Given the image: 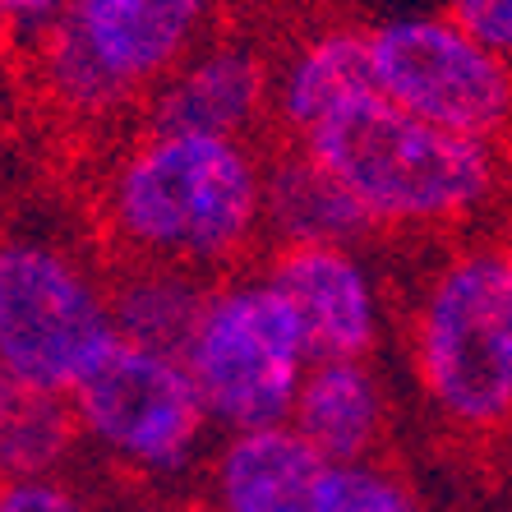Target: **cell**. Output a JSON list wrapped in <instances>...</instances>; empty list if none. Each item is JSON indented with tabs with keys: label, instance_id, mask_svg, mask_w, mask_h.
I'll return each instance as SVG.
<instances>
[{
	"label": "cell",
	"instance_id": "cell-1",
	"mask_svg": "<svg viewBox=\"0 0 512 512\" xmlns=\"http://www.w3.org/2000/svg\"><path fill=\"white\" fill-rule=\"evenodd\" d=\"M120 259L227 277L263 245V153L245 139L139 130L102 185Z\"/></svg>",
	"mask_w": 512,
	"mask_h": 512
},
{
	"label": "cell",
	"instance_id": "cell-2",
	"mask_svg": "<svg viewBox=\"0 0 512 512\" xmlns=\"http://www.w3.org/2000/svg\"><path fill=\"white\" fill-rule=\"evenodd\" d=\"M300 148L351 194L374 231H443L485 213L503 190V143L439 130L383 93L346 97Z\"/></svg>",
	"mask_w": 512,
	"mask_h": 512
},
{
	"label": "cell",
	"instance_id": "cell-3",
	"mask_svg": "<svg viewBox=\"0 0 512 512\" xmlns=\"http://www.w3.org/2000/svg\"><path fill=\"white\" fill-rule=\"evenodd\" d=\"M411 379L457 434L512 425V240L448 250L411 305Z\"/></svg>",
	"mask_w": 512,
	"mask_h": 512
},
{
	"label": "cell",
	"instance_id": "cell-4",
	"mask_svg": "<svg viewBox=\"0 0 512 512\" xmlns=\"http://www.w3.org/2000/svg\"><path fill=\"white\" fill-rule=\"evenodd\" d=\"M208 19L213 0H65L33 42L37 79L60 111L116 120L203 47Z\"/></svg>",
	"mask_w": 512,
	"mask_h": 512
},
{
	"label": "cell",
	"instance_id": "cell-5",
	"mask_svg": "<svg viewBox=\"0 0 512 512\" xmlns=\"http://www.w3.org/2000/svg\"><path fill=\"white\" fill-rule=\"evenodd\" d=\"M180 365L190 370L213 429L240 434L291 420L314 351L273 277L236 268L213 277Z\"/></svg>",
	"mask_w": 512,
	"mask_h": 512
},
{
	"label": "cell",
	"instance_id": "cell-6",
	"mask_svg": "<svg viewBox=\"0 0 512 512\" xmlns=\"http://www.w3.org/2000/svg\"><path fill=\"white\" fill-rule=\"evenodd\" d=\"M70 411L79 443L120 476L176 485L208 466L213 420L180 356L116 342L74 383Z\"/></svg>",
	"mask_w": 512,
	"mask_h": 512
},
{
	"label": "cell",
	"instance_id": "cell-7",
	"mask_svg": "<svg viewBox=\"0 0 512 512\" xmlns=\"http://www.w3.org/2000/svg\"><path fill=\"white\" fill-rule=\"evenodd\" d=\"M116 342L107 277L56 240H0V370L70 397Z\"/></svg>",
	"mask_w": 512,
	"mask_h": 512
},
{
	"label": "cell",
	"instance_id": "cell-8",
	"mask_svg": "<svg viewBox=\"0 0 512 512\" xmlns=\"http://www.w3.org/2000/svg\"><path fill=\"white\" fill-rule=\"evenodd\" d=\"M365 37L374 93L393 107L471 139H512V65L448 14H397Z\"/></svg>",
	"mask_w": 512,
	"mask_h": 512
},
{
	"label": "cell",
	"instance_id": "cell-9",
	"mask_svg": "<svg viewBox=\"0 0 512 512\" xmlns=\"http://www.w3.org/2000/svg\"><path fill=\"white\" fill-rule=\"evenodd\" d=\"M263 273L296 310L314 360H374L388 333V296L374 263L360 250H273Z\"/></svg>",
	"mask_w": 512,
	"mask_h": 512
},
{
	"label": "cell",
	"instance_id": "cell-10",
	"mask_svg": "<svg viewBox=\"0 0 512 512\" xmlns=\"http://www.w3.org/2000/svg\"><path fill=\"white\" fill-rule=\"evenodd\" d=\"M277 65L245 37L203 42L143 102V130L245 139L273 120Z\"/></svg>",
	"mask_w": 512,
	"mask_h": 512
},
{
	"label": "cell",
	"instance_id": "cell-11",
	"mask_svg": "<svg viewBox=\"0 0 512 512\" xmlns=\"http://www.w3.org/2000/svg\"><path fill=\"white\" fill-rule=\"evenodd\" d=\"M203 480L213 512H333L337 466L291 425H263L222 434Z\"/></svg>",
	"mask_w": 512,
	"mask_h": 512
},
{
	"label": "cell",
	"instance_id": "cell-12",
	"mask_svg": "<svg viewBox=\"0 0 512 512\" xmlns=\"http://www.w3.org/2000/svg\"><path fill=\"white\" fill-rule=\"evenodd\" d=\"M286 425L333 466L374 462L393 425L388 379L374 360H314Z\"/></svg>",
	"mask_w": 512,
	"mask_h": 512
},
{
	"label": "cell",
	"instance_id": "cell-13",
	"mask_svg": "<svg viewBox=\"0 0 512 512\" xmlns=\"http://www.w3.org/2000/svg\"><path fill=\"white\" fill-rule=\"evenodd\" d=\"M365 236H374L365 213L300 143L263 153V245L268 250H310V245L360 250Z\"/></svg>",
	"mask_w": 512,
	"mask_h": 512
},
{
	"label": "cell",
	"instance_id": "cell-14",
	"mask_svg": "<svg viewBox=\"0 0 512 512\" xmlns=\"http://www.w3.org/2000/svg\"><path fill=\"white\" fill-rule=\"evenodd\" d=\"M374 88L370 37L356 28H323L291 47L273 74V125L291 139H305L333 116L346 97Z\"/></svg>",
	"mask_w": 512,
	"mask_h": 512
},
{
	"label": "cell",
	"instance_id": "cell-15",
	"mask_svg": "<svg viewBox=\"0 0 512 512\" xmlns=\"http://www.w3.org/2000/svg\"><path fill=\"white\" fill-rule=\"evenodd\" d=\"M208 286H213V277H199L190 268L120 259V268L107 277L116 337L130 346L180 356L203 314Z\"/></svg>",
	"mask_w": 512,
	"mask_h": 512
},
{
	"label": "cell",
	"instance_id": "cell-16",
	"mask_svg": "<svg viewBox=\"0 0 512 512\" xmlns=\"http://www.w3.org/2000/svg\"><path fill=\"white\" fill-rule=\"evenodd\" d=\"M79 448L84 443H79L70 397L33 388L0 370V485L65 476Z\"/></svg>",
	"mask_w": 512,
	"mask_h": 512
},
{
	"label": "cell",
	"instance_id": "cell-17",
	"mask_svg": "<svg viewBox=\"0 0 512 512\" xmlns=\"http://www.w3.org/2000/svg\"><path fill=\"white\" fill-rule=\"evenodd\" d=\"M333 512H429L416 485L383 457L360 466H337Z\"/></svg>",
	"mask_w": 512,
	"mask_h": 512
},
{
	"label": "cell",
	"instance_id": "cell-18",
	"mask_svg": "<svg viewBox=\"0 0 512 512\" xmlns=\"http://www.w3.org/2000/svg\"><path fill=\"white\" fill-rule=\"evenodd\" d=\"M0 512H93L84 489L65 476H37L0 485Z\"/></svg>",
	"mask_w": 512,
	"mask_h": 512
},
{
	"label": "cell",
	"instance_id": "cell-19",
	"mask_svg": "<svg viewBox=\"0 0 512 512\" xmlns=\"http://www.w3.org/2000/svg\"><path fill=\"white\" fill-rule=\"evenodd\" d=\"M448 19L512 65V0H448Z\"/></svg>",
	"mask_w": 512,
	"mask_h": 512
},
{
	"label": "cell",
	"instance_id": "cell-20",
	"mask_svg": "<svg viewBox=\"0 0 512 512\" xmlns=\"http://www.w3.org/2000/svg\"><path fill=\"white\" fill-rule=\"evenodd\" d=\"M60 10H65V0H0V28L37 42V37L56 24Z\"/></svg>",
	"mask_w": 512,
	"mask_h": 512
}]
</instances>
